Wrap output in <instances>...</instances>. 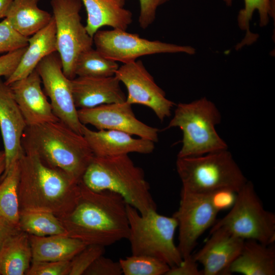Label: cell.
<instances>
[{"mask_svg": "<svg viewBox=\"0 0 275 275\" xmlns=\"http://www.w3.org/2000/svg\"><path fill=\"white\" fill-rule=\"evenodd\" d=\"M116 1H118L119 2H122V3H124V2L127 1V0H116Z\"/></svg>", "mask_w": 275, "mask_h": 275, "instance_id": "cell-42", "label": "cell"}, {"mask_svg": "<svg viewBox=\"0 0 275 275\" xmlns=\"http://www.w3.org/2000/svg\"><path fill=\"white\" fill-rule=\"evenodd\" d=\"M170 0H139L140 11L139 23L141 28L147 29L156 18L157 8Z\"/></svg>", "mask_w": 275, "mask_h": 275, "instance_id": "cell-35", "label": "cell"}, {"mask_svg": "<svg viewBox=\"0 0 275 275\" xmlns=\"http://www.w3.org/2000/svg\"><path fill=\"white\" fill-rule=\"evenodd\" d=\"M28 39L18 33L6 18L0 22V53H7L26 47Z\"/></svg>", "mask_w": 275, "mask_h": 275, "instance_id": "cell-32", "label": "cell"}, {"mask_svg": "<svg viewBox=\"0 0 275 275\" xmlns=\"http://www.w3.org/2000/svg\"><path fill=\"white\" fill-rule=\"evenodd\" d=\"M119 66L117 62L103 56L93 47L78 57L75 67L76 76L106 77L114 76Z\"/></svg>", "mask_w": 275, "mask_h": 275, "instance_id": "cell-29", "label": "cell"}, {"mask_svg": "<svg viewBox=\"0 0 275 275\" xmlns=\"http://www.w3.org/2000/svg\"><path fill=\"white\" fill-rule=\"evenodd\" d=\"M57 52L56 30L52 18L44 28L28 39V45L15 70L5 81L10 84L28 76L45 57Z\"/></svg>", "mask_w": 275, "mask_h": 275, "instance_id": "cell-20", "label": "cell"}, {"mask_svg": "<svg viewBox=\"0 0 275 275\" xmlns=\"http://www.w3.org/2000/svg\"><path fill=\"white\" fill-rule=\"evenodd\" d=\"M56 30L57 52L64 74L74 78L75 67L80 54L92 47L93 37L81 22L80 0H51Z\"/></svg>", "mask_w": 275, "mask_h": 275, "instance_id": "cell-9", "label": "cell"}, {"mask_svg": "<svg viewBox=\"0 0 275 275\" xmlns=\"http://www.w3.org/2000/svg\"><path fill=\"white\" fill-rule=\"evenodd\" d=\"M32 261L29 235L20 231L9 238L0 251V275H26Z\"/></svg>", "mask_w": 275, "mask_h": 275, "instance_id": "cell-25", "label": "cell"}, {"mask_svg": "<svg viewBox=\"0 0 275 275\" xmlns=\"http://www.w3.org/2000/svg\"><path fill=\"white\" fill-rule=\"evenodd\" d=\"M39 0H13L5 17L21 35L28 37L44 28L52 15L38 7Z\"/></svg>", "mask_w": 275, "mask_h": 275, "instance_id": "cell-24", "label": "cell"}, {"mask_svg": "<svg viewBox=\"0 0 275 275\" xmlns=\"http://www.w3.org/2000/svg\"><path fill=\"white\" fill-rule=\"evenodd\" d=\"M181 189L211 194L221 190L237 193L248 180L227 149L198 156L177 157Z\"/></svg>", "mask_w": 275, "mask_h": 275, "instance_id": "cell-5", "label": "cell"}, {"mask_svg": "<svg viewBox=\"0 0 275 275\" xmlns=\"http://www.w3.org/2000/svg\"><path fill=\"white\" fill-rule=\"evenodd\" d=\"M124 275H166L170 267L149 256L132 255L119 261Z\"/></svg>", "mask_w": 275, "mask_h": 275, "instance_id": "cell-30", "label": "cell"}, {"mask_svg": "<svg viewBox=\"0 0 275 275\" xmlns=\"http://www.w3.org/2000/svg\"><path fill=\"white\" fill-rule=\"evenodd\" d=\"M29 237L32 261H71L87 245L81 240L67 235H29Z\"/></svg>", "mask_w": 275, "mask_h": 275, "instance_id": "cell-23", "label": "cell"}, {"mask_svg": "<svg viewBox=\"0 0 275 275\" xmlns=\"http://www.w3.org/2000/svg\"><path fill=\"white\" fill-rule=\"evenodd\" d=\"M26 127L9 85L0 78V129L6 160L5 170L1 177L24 154L22 138Z\"/></svg>", "mask_w": 275, "mask_h": 275, "instance_id": "cell-15", "label": "cell"}, {"mask_svg": "<svg viewBox=\"0 0 275 275\" xmlns=\"http://www.w3.org/2000/svg\"><path fill=\"white\" fill-rule=\"evenodd\" d=\"M13 0H0V19L6 17Z\"/></svg>", "mask_w": 275, "mask_h": 275, "instance_id": "cell-40", "label": "cell"}, {"mask_svg": "<svg viewBox=\"0 0 275 275\" xmlns=\"http://www.w3.org/2000/svg\"><path fill=\"white\" fill-rule=\"evenodd\" d=\"M77 115L82 124L91 125L97 130H118L154 143L158 141L159 130L138 120L126 101L78 109Z\"/></svg>", "mask_w": 275, "mask_h": 275, "instance_id": "cell-14", "label": "cell"}, {"mask_svg": "<svg viewBox=\"0 0 275 275\" xmlns=\"http://www.w3.org/2000/svg\"><path fill=\"white\" fill-rule=\"evenodd\" d=\"M6 160L4 151H0V177L5 170Z\"/></svg>", "mask_w": 275, "mask_h": 275, "instance_id": "cell-41", "label": "cell"}, {"mask_svg": "<svg viewBox=\"0 0 275 275\" xmlns=\"http://www.w3.org/2000/svg\"><path fill=\"white\" fill-rule=\"evenodd\" d=\"M122 270L119 262L113 261L102 255L87 269L84 275H121Z\"/></svg>", "mask_w": 275, "mask_h": 275, "instance_id": "cell-34", "label": "cell"}, {"mask_svg": "<svg viewBox=\"0 0 275 275\" xmlns=\"http://www.w3.org/2000/svg\"><path fill=\"white\" fill-rule=\"evenodd\" d=\"M93 39L95 49L103 56L123 64L135 61L142 56L157 53H184L193 55L196 53V49L191 46L150 40L120 29L99 30Z\"/></svg>", "mask_w": 275, "mask_h": 275, "instance_id": "cell-10", "label": "cell"}, {"mask_svg": "<svg viewBox=\"0 0 275 275\" xmlns=\"http://www.w3.org/2000/svg\"><path fill=\"white\" fill-rule=\"evenodd\" d=\"M59 218L67 235L87 245L105 247L128 238L127 204L122 197L107 190L93 191L81 182L75 205Z\"/></svg>", "mask_w": 275, "mask_h": 275, "instance_id": "cell-1", "label": "cell"}, {"mask_svg": "<svg viewBox=\"0 0 275 275\" xmlns=\"http://www.w3.org/2000/svg\"><path fill=\"white\" fill-rule=\"evenodd\" d=\"M221 121L216 105L206 97L177 105L166 128L178 127L182 132V146L177 157L198 156L228 149L215 129Z\"/></svg>", "mask_w": 275, "mask_h": 275, "instance_id": "cell-6", "label": "cell"}, {"mask_svg": "<svg viewBox=\"0 0 275 275\" xmlns=\"http://www.w3.org/2000/svg\"><path fill=\"white\" fill-rule=\"evenodd\" d=\"M70 261H32L26 275H69Z\"/></svg>", "mask_w": 275, "mask_h": 275, "instance_id": "cell-33", "label": "cell"}, {"mask_svg": "<svg viewBox=\"0 0 275 275\" xmlns=\"http://www.w3.org/2000/svg\"><path fill=\"white\" fill-rule=\"evenodd\" d=\"M22 146L25 154L38 156L78 182L94 156L84 136L60 121L26 126Z\"/></svg>", "mask_w": 275, "mask_h": 275, "instance_id": "cell-3", "label": "cell"}, {"mask_svg": "<svg viewBox=\"0 0 275 275\" xmlns=\"http://www.w3.org/2000/svg\"><path fill=\"white\" fill-rule=\"evenodd\" d=\"M236 193L229 190H221L210 194L211 200L216 209L220 211L231 208Z\"/></svg>", "mask_w": 275, "mask_h": 275, "instance_id": "cell-38", "label": "cell"}, {"mask_svg": "<svg viewBox=\"0 0 275 275\" xmlns=\"http://www.w3.org/2000/svg\"><path fill=\"white\" fill-rule=\"evenodd\" d=\"M224 228L243 240L266 245L275 241V214L266 210L254 185L248 181L236 193L230 211L216 221L211 230Z\"/></svg>", "mask_w": 275, "mask_h": 275, "instance_id": "cell-8", "label": "cell"}, {"mask_svg": "<svg viewBox=\"0 0 275 275\" xmlns=\"http://www.w3.org/2000/svg\"><path fill=\"white\" fill-rule=\"evenodd\" d=\"M19 228L29 235L36 236L67 235L59 218L44 211L20 210Z\"/></svg>", "mask_w": 275, "mask_h": 275, "instance_id": "cell-28", "label": "cell"}, {"mask_svg": "<svg viewBox=\"0 0 275 275\" xmlns=\"http://www.w3.org/2000/svg\"><path fill=\"white\" fill-rule=\"evenodd\" d=\"M223 1L228 6H231L233 2V0ZM244 8L239 11L237 19L239 29L245 32V35L236 45V50L253 44L258 38V35L251 32L250 29V21L255 11L259 13L260 27L266 26L270 18H275V0H244Z\"/></svg>", "mask_w": 275, "mask_h": 275, "instance_id": "cell-26", "label": "cell"}, {"mask_svg": "<svg viewBox=\"0 0 275 275\" xmlns=\"http://www.w3.org/2000/svg\"><path fill=\"white\" fill-rule=\"evenodd\" d=\"M84 136L95 156L107 157L128 155L130 153H151L155 149L154 142L115 130H92L82 124Z\"/></svg>", "mask_w": 275, "mask_h": 275, "instance_id": "cell-18", "label": "cell"}, {"mask_svg": "<svg viewBox=\"0 0 275 275\" xmlns=\"http://www.w3.org/2000/svg\"><path fill=\"white\" fill-rule=\"evenodd\" d=\"M81 182L93 191L117 194L142 215L156 210L143 169L136 166L128 155L94 156Z\"/></svg>", "mask_w": 275, "mask_h": 275, "instance_id": "cell-4", "label": "cell"}, {"mask_svg": "<svg viewBox=\"0 0 275 275\" xmlns=\"http://www.w3.org/2000/svg\"><path fill=\"white\" fill-rule=\"evenodd\" d=\"M115 75L126 88L127 102L150 108L161 121L171 116L175 103L166 97L142 61L123 64Z\"/></svg>", "mask_w": 275, "mask_h": 275, "instance_id": "cell-13", "label": "cell"}, {"mask_svg": "<svg viewBox=\"0 0 275 275\" xmlns=\"http://www.w3.org/2000/svg\"><path fill=\"white\" fill-rule=\"evenodd\" d=\"M127 213L129 227L127 239L132 255L158 258L170 267L181 263L182 257L174 242L178 227L175 217L161 215L156 210L142 215L128 204Z\"/></svg>", "mask_w": 275, "mask_h": 275, "instance_id": "cell-7", "label": "cell"}, {"mask_svg": "<svg viewBox=\"0 0 275 275\" xmlns=\"http://www.w3.org/2000/svg\"><path fill=\"white\" fill-rule=\"evenodd\" d=\"M273 244L245 240L240 253L229 267L230 274L274 275L275 248Z\"/></svg>", "mask_w": 275, "mask_h": 275, "instance_id": "cell-22", "label": "cell"}, {"mask_svg": "<svg viewBox=\"0 0 275 275\" xmlns=\"http://www.w3.org/2000/svg\"><path fill=\"white\" fill-rule=\"evenodd\" d=\"M210 237L195 255L203 275L230 274L229 267L240 253L244 240L224 228L210 231Z\"/></svg>", "mask_w": 275, "mask_h": 275, "instance_id": "cell-16", "label": "cell"}, {"mask_svg": "<svg viewBox=\"0 0 275 275\" xmlns=\"http://www.w3.org/2000/svg\"><path fill=\"white\" fill-rule=\"evenodd\" d=\"M218 212L210 194L181 189L179 206L173 216L178 223L177 246L183 259L192 254L198 239L214 224Z\"/></svg>", "mask_w": 275, "mask_h": 275, "instance_id": "cell-11", "label": "cell"}, {"mask_svg": "<svg viewBox=\"0 0 275 275\" xmlns=\"http://www.w3.org/2000/svg\"><path fill=\"white\" fill-rule=\"evenodd\" d=\"M87 14L86 29L90 36L104 26L126 30L132 21L131 12L124 8V3L116 0H80Z\"/></svg>", "mask_w": 275, "mask_h": 275, "instance_id": "cell-21", "label": "cell"}, {"mask_svg": "<svg viewBox=\"0 0 275 275\" xmlns=\"http://www.w3.org/2000/svg\"><path fill=\"white\" fill-rule=\"evenodd\" d=\"M166 275H203L193 254L183 259L177 266L171 267Z\"/></svg>", "mask_w": 275, "mask_h": 275, "instance_id": "cell-37", "label": "cell"}, {"mask_svg": "<svg viewBox=\"0 0 275 275\" xmlns=\"http://www.w3.org/2000/svg\"><path fill=\"white\" fill-rule=\"evenodd\" d=\"M115 76H76L71 79L72 93L77 108H91L102 104L123 102L126 97Z\"/></svg>", "mask_w": 275, "mask_h": 275, "instance_id": "cell-19", "label": "cell"}, {"mask_svg": "<svg viewBox=\"0 0 275 275\" xmlns=\"http://www.w3.org/2000/svg\"><path fill=\"white\" fill-rule=\"evenodd\" d=\"M20 231L0 217V251L9 238Z\"/></svg>", "mask_w": 275, "mask_h": 275, "instance_id": "cell-39", "label": "cell"}, {"mask_svg": "<svg viewBox=\"0 0 275 275\" xmlns=\"http://www.w3.org/2000/svg\"><path fill=\"white\" fill-rule=\"evenodd\" d=\"M18 199L20 210H40L61 217L75 205L80 182L65 172L24 154L19 160Z\"/></svg>", "mask_w": 275, "mask_h": 275, "instance_id": "cell-2", "label": "cell"}, {"mask_svg": "<svg viewBox=\"0 0 275 275\" xmlns=\"http://www.w3.org/2000/svg\"><path fill=\"white\" fill-rule=\"evenodd\" d=\"M36 70L56 116L61 122L81 134L82 124L74 104L71 79L64 74L58 53L54 52L45 57Z\"/></svg>", "mask_w": 275, "mask_h": 275, "instance_id": "cell-12", "label": "cell"}, {"mask_svg": "<svg viewBox=\"0 0 275 275\" xmlns=\"http://www.w3.org/2000/svg\"><path fill=\"white\" fill-rule=\"evenodd\" d=\"M19 160L0 181V217L19 229L20 206L18 199Z\"/></svg>", "mask_w": 275, "mask_h": 275, "instance_id": "cell-27", "label": "cell"}, {"mask_svg": "<svg viewBox=\"0 0 275 275\" xmlns=\"http://www.w3.org/2000/svg\"><path fill=\"white\" fill-rule=\"evenodd\" d=\"M26 47L0 56V77L5 76L7 78L14 72L18 66Z\"/></svg>", "mask_w": 275, "mask_h": 275, "instance_id": "cell-36", "label": "cell"}, {"mask_svg": "<svg viewBox=\"0 0 275 275\" xmlns=\"http://www.w3.org/2000/svg\"><path fill=\"white\" fill-rule=\"evenodd\" d=\"M105 247L94 244L87 245L70 261L69 275H82L100 256L103 255Z\"/></svg>", "mask_w": 275, "mask_h": 275, "instance_id": "cell-31", "label": "cell"}, {"mask_svg": "<svg viewBox=\"0 0 275 275\" xmlns=\"http://www.w3.org/2000/svg\"><path fill=\"white\" fill-rule=\"evenodd\" d=\"M35 69L26 77L9 85L26 126L60 121L41 87Z\"/></svg>", "mask_w": 275, "mask_h": 275, "instance_id": "cell-17", "label": "cell"}]
</instances>
